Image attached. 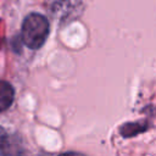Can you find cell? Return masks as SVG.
I'll return each instance as SVG.
<instances>
[{
	"label": "cell",
	"instance_id": "obj_1",
	"mask_svg": "<svg viewBox=\"0 0 156 156\" xmlns=\"http://www.w3.org/2000/svg\"><path fill=\"white\" fill-rule=\"evenodd\" d=\"M49 21L45 16L33 12L29 13L22 23L21 39L26 46L37 50L40 49L49 35Z\"/></svg>",
	"mask_w": 156,
	"mask_h": 156
},
{
	"label": "cell",
	"instance_id": "obj_2",
	"mask_svg": "<svg viewBox=\"0 0 156 156\" xmlns=\"http://www.w3.org/2000/svg\"><path fill=\"white\" fill-rule=\"evenodd\" d=\"M48 6L50 15L61 23L78 18L84 10L82 0H49Z\"/></svg>",
	"mask_w": 156,
	"mask_h": 156
},
{
	"label": "cell",
	"instance_id": "obj_3",
	"mask_svg": "<svg viewBox=\"0 0 156 156\" xmlns=\"http://www.w3.org/2000/svg\"><path fill=\"white\" fill-rule=\"evenodd\" d=\"M15 98V90L13 87L6 82V80H0V112L7 110Z\"/></svg>",
	"mask_w": 156,
	"mask_h": 156
}]
</instances>
